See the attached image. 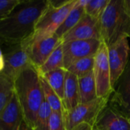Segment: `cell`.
<instances>
[{
    "label": "cell",
    "mask_w": 130,
    "mask_h": 130,
    "mask_svg": "<svg viewBox=\"0 0 130 130\" xmlns=\"http://www.w3.org/2000/svg\"><path fill=\"white\" fill-rule=\"evenodd\" d=\"M48 3V0H21L0 21V43L9 46L30 38Z\"/></svg>",
    "instance_id": "cell-1"
},
{
    "label": "cell",
    "mask_w": 130,
    "mask_h": 130,
    "mask_svg": "<svg viewBox=\"0 0 130 130\" xmlns=\"http://www.w3.org/2000/svg\"><path fill=\"white\" fill-rule=\"evenodd\" d=\"M14 90L23 111L25 120L32 128L44 101L41 75L32 65L22 70L14 81Z\"/></svg>",
    "instance_id": "cell-2"
},
{
    "label": "cell",
    "mask_w": 130,
    "mask_h": 130,
    "mask_svg": "<svg viewBox=\"0 0 130 130\" xmlns=\"http://www.w3.org/2000/svg\"><path fill=\"white\" fill-rule=\"evenodd\" d=\"M100 40L110 46L123 38H130V17L123 0H110L100 19Z\"/></svg>",
    "instance_id": "cell-3"
},
{
    "label": "cell",
    "mask_w": 130,
    "mask_h": 130,
    "mask_svg": "<svg viewBox=\"0 0 130 130\" xmlns=\"http://www.w3.org/2000/svg\"><path fill=\"white\" fill-rule=\"evenodd\" d=\"M110 100V97L97 98L90 102L80 104L74 110L66 112L67 130H72L83 123L94 128L100 113L108 105Z\"/></svg>",
    "instance_id": "cell-4"
},
{
    "label": "cell",
    "mask_w": 130,
    "mask_h": 130,
    "mask_svg": "<svg viewBox=\"0 0 130 130\" xmlns=\"http://www.w3.org/2000/svg\"><path fill=\"white\" fill-rule=\"evenodd\" d=\"M23 43L31 65L38 70L62 40L55 34L44 35L34 33Z\"/></svg>",
    "instance_id": "cell-5"
},
{
    "label": "cell",
    "mask_w": 130,
    "mask_h": 130,
    "mask_svg": "<svg viewBox=\"0 0 130 130\" xmlns=\"http://www.w3.org/2000/svg\"><path fill=\"white\" fill-rule=\"evenodd\" d=\"M93 75L96 82L97 98L111 97L113 93V89L111 85L108 47L103 42L95 55Z\"/></svg>",
    "instance_id": "cell-6"
},
{
    "label": "cell",
    "mask_w": 130,
    "mask_h": 130,
    "mask_svg": "<svg viewBox=\"0 0 130 130\" xmlns=\"http://www.w3.org/2000/svg\"><path fill=\"white\" fill-rule=\"evenodd\" d=\"M48 2L47 9L36 25L35 34L44 35L54 34L62 24L71 9L76 5L77 0H69L61 7L53 6L49 0Z\"/></svg>",
    "instance_id": "cell-7"
},
{
    "label": "cell",
    "mask_w": 130,
    "mask_h": 130,
    "mask_svg": "<svg viewBox=\"0 0 130 130\" xmlns=\"http://www.w3.org/2000/svg\"><path fill=\"white\" fill-rule=\"evenodd\" d=\"M5 46V68L2 73L14 82L19 73L31 63L23 42Z\"/></svg>",
    "instance_id": "cell-8"
},
{
    "label": "cell",
    "mask_w": 130,
    "mask_h": 130,
    "mask_svg": "<svg viewBox=\"0 0 130 130\" xmlns=\"http://www.w3.org/2000/svg\"><path fill=\"white\" fill-rule=\"evenodd\" d=\"M108 47V59L110 69L111 85L114 89L116 82L129 62V38H123Z\"/></svg>",
    "instance_id": "cell-9"
},
{
    "label": "cell",
    "mask_w": 130,
    "mask_h": 130,
    "mask_svg": "<svg viewBox=\"0 0 130 130\" xmlns=\"http://www.w3.org/2000/svg\"><path fill=\"white\" fill-rule=\"evenodd\" d=\"M99 39L74 40L63 43L64 67L67 70L74 62L86 57L95 56L101 46Z\"/></svg>",
    "instance_id": "cell-10"
},
{
    "label": "cell",
    "mask_w": 130,
    "mask_h": 130,
    "mask_svg": "<svg viewBox=\"0 0 130 130\" xmlns=\"http://www.w3.org/2000/svg\"><path fill=\"white\" fill-rule=\"evenodd\" d=\"M94 128L98 130H130V116L109 102Z\"/></svg>",
    "instance_id": "cell-11"
},
{
    "label": "cell",
    "mask_w": 130,
    "mask_h": 130,
    "mask_svg": "<svg viewBox=\"0 0 130 130\" xmlns=\"http://www.w3.org/2000/svg\"><path fill=\"white\" fill-rule=\"evenodd\" d=\"M90 39L100 40V21L95 20L85 14L78 24L64 35L62 38V42L66 43Z\"/></svg>",
    "instance_id": "cell-12"
},
{
    "label": "cell",
    "mask_w": 130,
    "mask_h": 130,
    "mask_svg": "<svg viewBox=\"0 0 130 130\" xmlns=\"http://www.w3.org/2000/svg\"><path fill=\"white\" fill-rule=\"evenodd\" d=\"M110 102L130 116V60L115 85Z\"/></svg>",
    "instance_id": "cell-13"
},
{
    "label": "cell",
    "mask_w": 130,
    "mask_h": 130,
    "mask_svg": "<svg viewBox=\"0 0 130 130\" xmlns=\"http://www.w3.org/2000/svg\"><path fill=\"white\" fill-rule=\"evenodd\" d=\"M25 120L22 109L15 93L0 113V130H18Z\"/></svg>",
    "instance_id": "cell-14"
},
{
    "label": "cell",
    "mask_w": 130,
    "mask_h": 130,
    "mask_svg": "<svg viewBox=\"0 0 130 130\" xmlns=\"http://www.w3.org/2000/svg\"><path fill=\"white\" fill-rule=\"evenodd\" d=\"M63 104L66 112L74 110L79 104H80L78 78L68 71L66 72L65 75Z\"/></svg>",
    "instance_id": "cell-15"
},
{
    "label": "cell",
    "mask_w": 130,
    "mask_h": 130,
    "mask_svg": "<svg viewBox=\"0 0 130 130\" xmlns=\"http://www.w3.org/2000/svg\"><path fill=\"white\" fill-rule=\"evenodd\" d=\"M88 0H77L76 5L71 9L70 13L66 17L65 20L59 28L55 31V34L62 40V38L66 35L71 29H73L78 22L85 15V8Z\"/></svg>",
    "instance_id": "cell-16"
},
{
    "label": "cell",
    "mask_w": 130,
    "mask_h": 130,
    "mask_svg": "<svg viewBox=\"0 0 130 130\" xmlns=\"http://www.w3.org/2000/svg\"><path fill=\"white\" fill-rule=\"evenodd\" d=\"M80 104H86L97 98L93 71L87 75L78 78Z\"/></svg>",
    "instance_id": "cell-17"
},
{
    "label": "cell",
    "mask_w": 130,
    "mask_h": 130,
    "mask_svg": "<svg viewBox=\"0 0 130 130\" xmlns=\"http://www.w3.org/2000/svg\"><path fill=\"white\" fill-rule=\"evenodd\" d=\"M66 72L67 70L65 69H57L41 75L58 95L62 102L64 100Z\"/></svg>",
    "instance_id": "cell-18"
},
{
    "label": "cell",
    "mask_w": 130,
    "mask_h": 130,
    "mask_svg": "<svg viewBox=\"0 0 130 130\" xmlns=\"http://www.w3.org/2000/svg\"><path fill=\"white\" fill-rule=\"evenodd\" d=\"M57 69H64V53L63 42L60 43L51 56L48 57L45 63L38 70L41 75L51 72Z\"/></svg>",
    "instance_id": "cell-19"
},
{
    "label": "cell",
    "mask_w": 130,
    "mask_h": 130,
    "mask_svg": "<svg viewBox=\"0 0 130 130\" xmlns=\"http://www.w3.org/2000/svg\"><path fill=\"white\" fill-rule=\"evenodd\" d=\"M41 85L43 88L44 100L48 104L52 111L65 114L66 111H65L62 101L58 97V95L54 92V91L51 88V87L49 85L47 81L41 75Z\"/></svg>",
    "instance_id": "cell-20"
},
{
    "label": "cell",
    "mask_w": 130,
    "mask_h": 130,
    "mask_svg": "<svg viewBox=\"0 0 130 130\" xmlns=\"http://www.w3.org/2000/svg\"><path fill=\"white\" fill-rule=\"evenodd\" d=\"M14 92V82L0 73V113L11 101Z\"/></svg>",
    "instance_id": "cell-21"
},
{
    "label": "cell",
    "mask_w": 130,
    "mask_h": 130,
    "mask_svg": "<svg viewBox=\"0 0 130 130\" xmlns=\"http://www.w3.org/2000/svg\"><path fill=\"white\" fill-rule=\"evenodd\" d=\"M94 62L95 56L83 58L70 65L67 71L75 75L77 78H80L88 75L93 71Z\"/></svg>",
    "instance_id": "cell-22"
},
{
    "label": "cell",
    "mask_w": 130,
    "mask_h": 130,
    "mask_svg": "<svg viewBox=\"0 0 130 130\" xmlns=\"http://www.w3.org/2000/svg\"><path fill=\"white\" fill-rule=\"evenodd\" d=\"M110 0H88L84 6L85 12L92 18L100 21Z\"/></svg>",
    "instance_id": "cell-23"
},
{
    "label": "cell",
    "mask_w": 130,
    "mask_h": 130,
    "mask_svg": "<svg viewBox=\"0 0 130 130\" xmlns=\"http://www.w3.org/2000/svg\"><path fill=\"white\" fill-rule=\"evenodd\" d=\"M51 113V108L44 100L38 113L34 130H49V120Z\"/></svg>",
    "instance_id": "cell-24"
},
{
    "label": "cell",
    "mask_w": 130,
    "mask_h": 130,
    "mask_svg": "<svg viewBox=\"0 0 130 130\" xmlns=\"http://www.w3.org/2000/svg\"><path fill=\"white\" fill-rule=\"evenodd\" d=\"M49 130H67L65 114L52 111L49 120Z\"/></svg>",
    "instance_id": "cell-25"
},
{
    "label": "cell",
    "mask_w": 130,
    "mask_h": 130,
    "mask_svg": "<svg viewBox=\"0 0 130 130\" xmlns=\"http://www.w3.org/2000/svg\"><path fill=\"white\" fill-rule=\"evenodd\" d=\"M21 0H0V21L2 20Z\"/></svg>",
    "instance_id": "cell-26"
},
{
    "label": "cell",
    "mask_w": 130,
    "mask_h": 130,
    "mask_svg": "<svg viewBox=\"0 0 130 130\" xmlns=\"http://www.w3.org/2000/svg\"><path fill=\"white\" fill-rule=\"evenodd\" d=\"M93 128L91 127L90 126L87 125V124H85V123H83V124H80L77 126H76L74 129H73L72 130H93Z\"/></svg>",
    "instance_id": "cell-27"
},
{
    "label": "cell",
    "mask_w": 130,
    "mask_h": 130,
    "mask_svg": "<svg viewBox=\"0 0 130 130\" xmlns=\"http://www.w3.org/2000/svg\"><path fill=\"white\" fill-rule=\"evenodd\" d=\"M5 68V59L3 51L0 48V73H2Z\"/></svg>",
    "instance_id": "cell-28"
},
{
    "label": "cell",
    "mask_w": 130,
    "mask_h": 130,
    "mask_svg": "<svg viewBox=\"0 0 130 130\" xmlns=\"http://www.w3.org/2000/svg\"><path fill=\"white\" fill-rule=\"evenodd\" d=\"M18 130H34V129L31 126H29L25 120H24L21 123V124Z\"/></svg>",
    "instance_id": "cell-29"
},
{
    "label": "cell",
    "mask_w": 130,
    "mask_h": 130,
    "mask_svg": "<svg viewBox=\"0 0 130 130\" xmlns=\"http://www.w3.org/2000/svg\"><path fill=\"white\" fill-rule=\"evenodd\" d=\"M123 5L126 13L130 17V0H123Z\"/></svg>",
    "instance_id": "cell-30"
},
{
    "label": "cell",
    "mask_w": 130,
    "mask_h": 130,
    "mask_svg": "<svg viewBox=\"0 0 130 130\" xmlns=\"http://www.w3.org/2000/svg\"><path fill=\"white\" fill-rule=\"evenodd\" d=\"M93 130H98V129H95V128H93Z\"/></svg>",
    "instance_id": "cell-31"
}]
</instances>
